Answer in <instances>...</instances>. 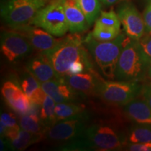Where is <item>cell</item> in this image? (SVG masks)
Listing matches in <instances>:
<instances>
[{"label": "cell", "mask_w": 151, "mask_h": 151, "mask_svg": "<svg viewBox=\"0 0 151 151\" xmlns=\"http://www.w3.org/2000/svg\"><path fill=\"white\" fill-rule=\"evenodd\" d=\"M55 37H62L69 30L62 0H52L37 13L32 24Z\"/></svg>", "instance_id": "cell-5"}, {"label": "cell", "mask_w": 151, "mask_h": 151, "mask_svg": "<svg viewBox=\"0 0 151 151\" xmlns=\"http://www.w3.org/2000/svg\"><path fill=\"white\" fill-rule=\"evenodd\" d=\"M69 30L72 34L86 31L90 27L88 20L77 4L76 0H62Z\"/></svg>", "instance_id": "cell-12"}, {"label": "cell", "mask_w": 151, "mask_h": 151, "mask_svg": "<svg viewBox=\"0 0 151 151\" xmlns=\"http://www.w3.org/2000/svg\"><path fill=\"white\" fill-rule=\"evenodd\" d=\"M82 111L83 109L81 106L70 103V101L57 104L55 106L57 122L67 120V119L73 118V117L82 114Z\"/></svg>", "instance_id": "cell-23"}, {"label": "cell", "mask_w": 151, "mask_h": 151, "mask_svg": "<svg viewBox=\"0 0 151 151\" xmlns=\"http://www.w3.org/2000/svg\"><path fill=\"white\" fill-rule=\"evenodd\" d=\"M0 122H3L5 124L6 127H7V130L20 127V125L17 122L15 115L11 113H1Z\"/></svg>", "instance_id": "cell-29"}, {"label": "cell", "mask_w": 151, "mask_h": 151, "mask_svg": "<svg viewBox=\"0 0 151 151\" xmlns=\"http://www.w3.org/2000/svg\"><path fill=\"white\" fill-rule=\"evenodd\" d=\"M143 18L145 24V32L151 34V2L148 3L143 14Z\"/></svg>", "instance_id": "cell-30"}, {"label": "cell", "mask_w": 151, "mask_h": 151, "mask_svg": "<svg viewBox=\"0 0 151 151\" xmlns=\"http://www.w3.org/2000/svg\"><path fill=\"white\" fill-rule=\"evenodd\" d=\"M95 24L120 32V18L115 11H101L95 21Z\"/></svg>", "instance_id": "cell-25"}, {"label": "cell", "mask_w": 151, "mask_h": 151, "mask_svg": "<svg viewBox=\"0 0 151 151\" xmlns=\"http://www.w3.org/2000/svg\"><path fill=\"white\" fill-rule=\"evenodd\" d=\"M41 88L47 95L56 104L71 101L75 99V90L68 85L63 78L41 83Z\"/></svg>", "instance_id": "cell-13"}, {"label": "cell", "mask_w": 151, "mask_h": 151, "mask_svg": "<svg viewBox=\"0 0 151 151\" xmlns=\"http://www.w3.org/2000/svg\"><path fill=\"white\" fill-rule=\"evenodd\" d=\"M50 1H52V0H50Z\"/></svg>", "instance_id": "cell-35"}, {"label": "cell", "mask_w": 151, "mask_h": 151, "mask_svg": "<svg viewBox=\"0 0 151 151\" xmlns=\"http://www.w3.org/2000/svg\"><path fill=\"white\" fill-rule=\"evenodd\" d=\"M16 30L23 34L33 48L41 53L51 50L62 40V39H57L45 29L35 25L29 24Z\"/></svg>", "instance_id": "cell-11"}, {"label": "cell", "mask_w": 151, "mask_h": 151, "mask_svg": "<svg viewBox=\"0 0 151 151\" xmlns=\"http://www.w3.org/2000/svg\"><path fill=\"white\" fill-rule=\"evenodd\" d=\"M100 1H101V3H103L106 6H111L118 2L120 0H100Z\"/></svg>", "instance_id": "cell-32"}, {"label": "cell", "mask_w": 151, "mask_h": 151, "mask_svg": "<svg viewBox=\"0 0 151 151\" xmlns=\"http://www.w3.org/2000/svg\"><path fill=\"white\" fill-rule=\"evenodd\" d=\"M77 4L83 13L90 26L96 21L100 14L101 4L100 0H76Z\"/></svg>", "instance_id": "cell-20"}, {"label": "cell", "mask_w": 151, "mask_h": 151, "mask_svg": "<svg viewBox=\"0 0 151 151\" xmlns=\"http://www.w3.org/2000/svg\"><path fill=\"white\" fill-rule=\"evenodd\" d=\"M127 39L120 34L112 41H99L94 39L90 33L85 40L94 61L106 78L111 80L116 78L119 57Z\"/></svg>", "instance_id": "cell-1"}, {"label": "cell", "mask_w": 151, "mask_h": 151, "mask_svg": "<svg viewBox=\"0 0 151 151\" xmlns=\"http://www.w3.org/2000/svg\"><path fill=\"white\" fill-rule=\"evenodd\" d=\"M147 76H148V78L151 80V62H150V65H149V66H148V71H147Z\"/></svg>", "instance_id": "cell-33"}, {"label": "cell", "mask_w": 151, "mask_h": 151, "mask_svg": "<svg viewBox=\"0 0 151 151\" xmlns=\"http://www.w3.org/2000/svg\"><path fill=\"white\" fill-rule=\"evenodd\" d=\"M126 115L136 123L150 124L151 109L144 99H134L124 105Z\"/></svg>", "instance_id": "cell-16"}, {"label": "cell", "mask_w": 151, "mask_h": 151, "mask_svg": "<svg viewBox=\"0 0 151 151\" xmlns=\"http://www.w3.org/2000/svg\"><path fill=\"white\" fill-rule=\"evenodd\" d=\"M33 47L20 32L6 31L1 35V52L7 60L16 62L29 55Z\"/></svg>", "instance_id": "cell-9"}, {"label": "cell", "mask_w": 151, "mask_h": 151, "mask_svg": "<svg viewBox=\"0 0 151 151\" xmlns=\"http://www.w3.org/2000/svg\"><path fill=\"white\" fill-rule=\"evenodd\" d=\"M21 90L22 88L20 89L14 82L9 81L4 83L3 86L1 87V92L4 99H5V101L7 103L10 100L12 99L14 96Z\"/></svg>", "instance_id": "cell-28"}, {"label": "cell", "mask_w": 151, "mask_h": 151, "mask_svg": "<svg viewBox=\"0 0 151 151\" xmlns=\"http://www.w3.org/2000/svg\"><path fill=\"white\" fill-rule=\"evenodd\" d=\"M43 136L35 134L20 128L18 133L10 139H7L9 148L15 150H24L33 143L38 142Z\"/></svg>", "instance_id": "cell-18"}, {"label": "cell", "mask_w": 151, "mask_h": 151, "mask_svg": "<svg viewBox=\"0 0 151 151\" xmlns=\"http://www.w3.org/2000/svg\"><path fill=\"white\" fill-rule=\"evenodd\" d=\"M129 140L131 143H146L151 142L150 124L137 123L132 127Z\"/></svg>", "instance_id": "cell-22"}, {"label": "cell", "mask_w": 151, "mask_h": 151, "mask_svg": "<svg viewBox=\"0 0 151 151\" xmlns=\"http://www.w3.org/2000/svg\"><path fill=\"white\" fill-rule=\"evenodd\" d=\"M141 92L143 99L146 101L151 109V86H147L143 88Z\"/></svg>", "instance_id": "cell-31"}, {"label": "cell", "mask_w": 151, "mask_h": 151, "mask_svg": "<svg viewBox=\"0 0 151 151\" xmlns=\"http://www.w3.org/2000/svg\"><path fill=\"white\" fill-rule=\"evenodd\" d=\"M7 104L17 113L22 116L29 113L31 110V101L22 90L19 91Z\"/></svg>", "instance_id": "cell-24"}, {"label": "cell", "mask_w": 151, "mask_h": 151, "mask_svg": "<svg viewBox=\"0 0 151 151\" xmlns=\"http://www.w3.org/2000/svg\"><path fill=\"white\" fill-rule=\"evenodd\" d=\"M21 88L32 103L41 106L46 94L41 88V82L30 73L22 81Z\"/></svg>", "instance_id": "cell-17"}, {"label": "cell", "mask_w": 151, "mask_h": 151, "mask_svg": "<svg viewBox=\"0 0 151 151\" xmlns=\"http://www.w3.org/2000/svg\"><path fill=\"white\" fill-rule=\"evenodd\" d=\"M120 34V32L117 31L116 29L103 27V26L95 24L93 31L91 32V35L97 41H109L116 39Z\"/></svg>", "instance_id": "cell-26"}, {"label": "cell", "mask_w": 151, "mask_h": 151, "mask_svg": "<svg viewBox=\"0 0 151 151\" xmlns=\"http://www.w3.org/2000/svg\"><path fill=\"white\" fill-rule=\"evenodd\" d=\"M19 125L21 129L25 131L43 137L47 128L41 118L35 113L22 115L19 120Z\"/></svg>", "instance_id": "cell-19"}, {"label": "cell", "mask_w": 151, "mask_h": 151, "mask_svg": "<svg viewBox=\"0 0 151 151\" xmlns=\"http://www.w3.org/2000/svg\"><path fill=\"white\" fill-rule=\"evenodd\" d=\"M84 115L56 122L46 128L44 136L47 139L58 142L67 143L83 135L85 127Z\"/></svg>", "instance_id": "cell-7"}, {"label": "cell", "mask_w": 151, "mask_h": 151, "mask_svg": "<svg viewBox=\"0 0 151 151\" xmlns=\"http://www.w3.org/2000/svg\"><path fill=\"white\" fill-rule=\"evenodd\" d=\"M142 89V86L138 82L100 81L97 92L107 102L124 106L136 99Z\"/></svg>", "instance_id": "cell-6"}, {"label": "cell", "mask_w": 151, "mask_h": 151, "mask_svg": "<svg viewBox=\"0 0 151 151\" xmlns=\"http://www.w3.org/2000/svg\"><path fill=\"white\" fill-rule=\"evenodd\" d=\"M48 0H6L1 6V16L14 29L32 24L33 19Z\"/></svg>", "instance_id": "cell-4"}, {"label": "cell", "mask_w": 151, "mask_h": 151, "mask_svg": "<svg viewBox=\"0 0 151 151\" xmlns=\"http://www.w3.org/2000/svg\"><path fill=\"white\" fill-rule=\"evenodd\" d=\"M146 1H148V3H150V2H151V0H146Z\"/></svg>", "instance_id": "cell-34"}, {"label": "cell", "mask_w": 151, "mask_h": 151, "mask_svg": "<svg viewBox=\"0 0 151 151\" xmlns=\"http://www.w3.org/2000/svg\"><path fill=\"white\" fill-rule=\"evenodd\" d=\"M83 137L90 149L113 150L121 148L123 145L118 134L109 126L97 124L87 127Z\"/></svg>", "instance_id": "cell-8"}, {"label": "cell", "mask_w": 151, "mask_h": 151, "mask_svg": "<svg viewBox=\"0 0 151 151\" xmlns=\"http://www.w3.org/2000/svg\"><path fill=\"white\" fill-rule=\"evenodd\" d=\"M148 64L143 58L138 41L128 37L119 57L116 70L118 81L139 82L147 75Z\"/></svg>", "instance_id": "cell-3"}, {"label": "cell", "mask_w": 151, "mask_h": 151, "mask_svg": "<svg viewBox=\"0 0 151 151\" xmlns=\"http://www.w3.org/2000/svg\"><path fill=\"white\" fill-rule=\"evenodd\" d=\"M117 14L128 37L139 41L144 35L146 32L143 16L133 4L123 1L119 6Z\"/></svg>", "instance_id": "cell-10"}, {"label": "cell", "mask_w": 151, "mask_h": 151, "mask_svg": "<svg viewBox=\"0 0 151 151\" xmlns=\"http://www.w3.org/2000/svg\"><path fill=\"white\" fill-rule=\"evenodd\" d=\"M42 54L50 62L59 78L67 76L71 65L76 60H89L78 34L62 39L53 48Z\"/></svg>", "instance_id": "cell-2"}, {"label": "cell", "mask_w": 151, "mask_h": 151, "mask_svg": "<svg viewBox=\"0 0 151 151\" xmlns=\"http://www.w3.org/2000/svg\"><path fill=\"white\" fill-rule=\"evenodd\" d=\"M63 78L75 91L86 94H92L97 92L99 82V81L97 80L94 75L89 72L66 76Z\"/></svg>", "instance_id": "cell-15"}, {"label": "cell", "mask_w": 151, "mask_h": 151, "mask_svg": "<svg viewBox=\"0 0 151 151\" xmlns=\"http://www.w3.org/2000/svg\"><path fill=\"white\" fill-rule=\"evenodd\" d=\"M56 102L50 96L46 95L40 109V118L46 127L57 122L55 116Z\"/></svg>", "instance_id": "cell-21"}, {"label": "cell", "mask_w": 151, "mask_h": 151, "mask_svg": "<svg viewBox=\"0 0 151 151\" xmlns=\"http://www.w3.org/2000/svg\"><path fill=\"white\" fill-rule=\"evenodd\" d=\"M139 48L148 66L151 62V34L147 33L138 41Z\"/></svg>", "instance_id": "cell-27"}, {"label": "cell", "mask_w": 151, "mask_h": 151, "mask_svg": "<svg viewBox=\"0 0 151 151\" xmlns=\"http://www.w3.org/2000/svg\"><path fill=\"white\" fill-rule=\"evenodd\" d=\"M27 69L41 83L61 78L58 77L49 60L42 53L30 60L27 64Z\"/></svg>", "instance_id": "cell-14"}]
</instances>
